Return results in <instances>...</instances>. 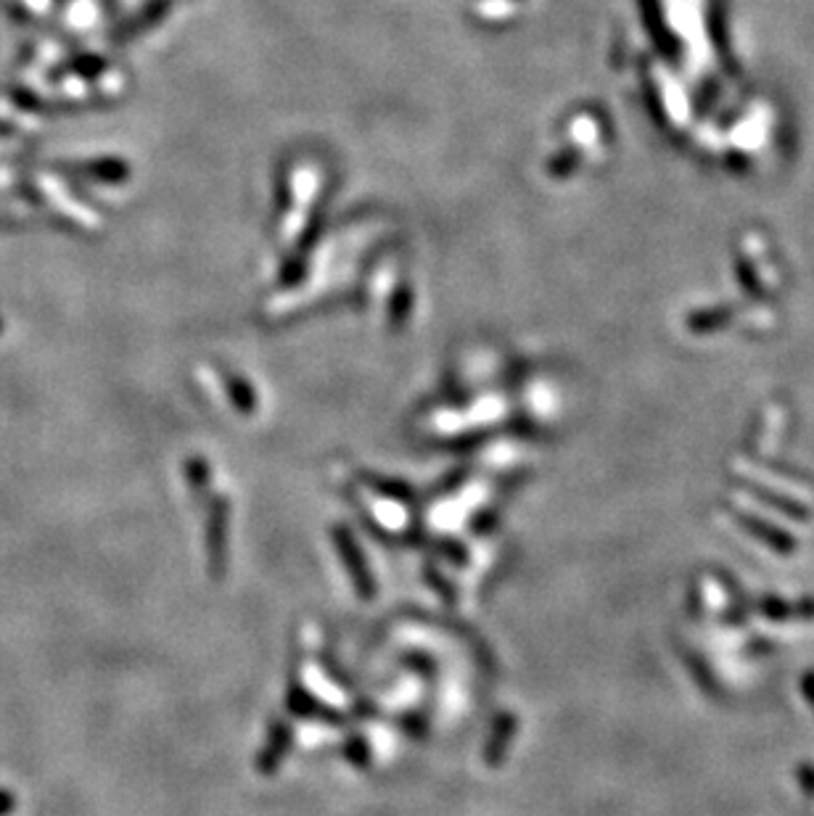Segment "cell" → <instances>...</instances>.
I'll return each mask as SVG.
<instances>
[{
    "label": "cell",
    "instance_id": "2",
    "mask_svg": "<svg viewBox=\"0 0 814 816\" xmlns=\"http://www.w3.org/2000/svg\"><path fill=\"white\" fill-rule=\"evenodd\" d=\"M103 69H107V61H101L99 56H80V59H74L72 64L67 61L61 72L78 74V77H82V80H93V77L101 74Z\"/></svg>",
    "mask_w": 814,
    "mask_h": 816
},
{
    "label": "cell",
    "instance_id": "1",
    "mask_svg": "<svg viewBox=\"0 0 814 816\" xmlns=\"http://www.w3.org/2000/svg\"><path fill=\"white\" fill-rule=\"evenodd\" d=\"M80 172H86L88 178L103 180V183H117V180L128 178V167L122 162H111V159H101V162H88L80 167Z\"/></svg>",
    "mask_w": 814,
    "mask_h": 816
}]
</instances>
